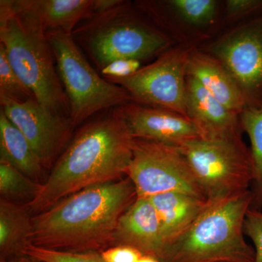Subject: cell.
<instances>
[{"mask_svg": "<svg viewBox=\"0 0 262 262\" xmlns=\"http://www.w3.org/2000/svg\"><path fill=\"white\" fill-rule=\"evenodd\" d=\"M134 138L115 108L107 116L85 124L76 133L37 195L28 206L33 215L88 188L121 180L127 176Z\"/></svg>", "mask_w": 262, "mask_h": 262, "instance_id": "6da1fadb", "label": "cell"}, {"mask_svg": "<svg viewBox=\"0 0 262 262\" xmlns=\"http://www.w3.org/2000/svg\"><path fill=\"white\" fill-rule=\"evenodd\" d=\"M123 0H94L93 15L105 13L123 3Z\"/></svg>", "mask_w": 262, "mask_h": 262, "instance_id": "f1b7e54d", "label": "cell"}, {"mask_svg": "<svg viewBox=\"0 0 262 262\" xmlns=\"http://www.w3.org/2000/svg\"><path fill=\"white\" fill-rule=\"evenodd\" d=\"M46 33L72 34L82 20L93 15L94 0H34Z\"/></svg>", "mask_w": 262, "mask_h": 262, "instance_id": "d6986e66", "label": "cell"}, {"mask_svg": "<svg viewBox=\"0 0 262 262\" xmlns=\"http://www.w3.org/2000/svg\"><path fill=\"white\" fill-rule=\"evenodd\" d=\"M3 262H40L38 261L37 260L34 259V258L29 257L27 255L23 254L20 255V256H15L10 258V259L6 260V261Z\"/></svg>", "mask_w": 262, "mask_h": 262, "instance_id": "f546056e", "label": "cell"}, {"mask_svg": "<svg viewBox=\"0 0 262 262\" xmlns=\"http://www.w3.org/2000/svg\"><path fill=\"white\" fill-rule=\"evenodd\" d=\"M0 160L10 163L32 180L44 183V168L24 134L0 112Z\"/></svg>", "mask_w": 262, "mask_h": 262, "instance_id": "ac0fdd59", "label": "cell"}, {"mask_svg": "<svg viewBox=\"0 0 262 262\" xmlns=\"http://www.w3.org/2000/svg\"><path fill=\"white\" fill-rule=\"evenodd\" d=\"M163 3L189 25H209L216 16L218 3L215 0H169Z\"/></svg>", "mask_w": 262, "mask_h": 262, "instance_id": "7402d4cb", "label": "cell"}, {"mask_svg": "<svg viewBox=\"0 0 262 262\" xmlns=\"http://www.w3.org/2000/svg\"><path fill=\"white\" fill-rule=\"evenodd\" d=\"M186 115L203 138L214 139L241 133L239 115L221 103L194 78L187 75Z\"/></svg>", "mask_w": 262, "mask_h": 262, "instance_id": "5bb4252c", "label": "cell"}, {"mask_svg": "<svg viewBox=\"0 0 262 262\" xmlns=\"http://www.w3.org/2000/svg\"><path fill=\"white\" fill-rule=\"evenodd\" d=\"M192 48L167 50L152 63L126 78H105L121 86L139 104L186 115L187 63Z\"/></svg>", "mask_w": 262, "mask_h": 262, "instance_id": "9c48e42d", "label": "cell"}, {"mask_svg": "<svg viewBox=\"0 0 262 262\" xmlns=\"http://www.w3.org/2000/svg\"><path fill=\"white\" fill-rule=\"evenodd\" d=\"M127 177L134 184L137 196L151 198L179 192L208 201L177 146L134 139Z\"/></svg>", "mask_w": 262, "mask_h": 262, "instance_id": "ba28073f", "label": "cell"}, {"mask_svg": "<svg viewBox=\"0 0 262 262\" xmlns=\"http://www.w3.org/2000/svg\"><path fill=\"white\" fill-rule=\"evenodd\" d=\"M234 77L248 106H262V15L232 29L206 50Z\"/></svg>", "mask_w": 262, "mask_h": 262, "instance_id": "30bf717a", "label": "cell"}, {"mask_svg": "<svg viewBox=\"0 0 262 262\" xmlns=\"http://www.w3.org/2000/svg\"><path fill=\"white\" fill-rule=\"evenodd\" d=\"M106 262H138L143 256L135 248L127 246H115L101 252Z\"/></svg>", "mask_w": 262, "mask_h": 262, "instance_id": "83f0119b", "label": "cell"}, {"mask_svg": "<svg viewBox=\"0 0 262 262\" xmlns=\"http://www.w3.org/2000/svg\"><path fill=\"white\" fill-rule=\"evenodd\" d=\"M138 262H162L160 261L158 258L153 257V256H146V255H143L140 258H139Z\"/></svg>", "mask_w": 262, "mask_h": 262, "instance_id": "4dcf8cb0", "label": "cell"}, {"mask_svg": "<svg viewBox=\"0 0 262 262\" xmlns=\"http://www.w3.org/2000/svg\"><path fill=\"white\" fill-rule=\"evenodd\" d=\"M84 21L72 36L100 70L117 60L161 55L171 46L166 34L134 14L129 2Z\"/></svg>", "mask_w": 262, "mask_h": 262, "instance_id": "5b68a950", "label": "cell"}, {"mask_svg": "<svg viewBox=\"0 0 262 262\" xmlns=\"http://www.w3.org/2000/svg\"><path fill=\"white\" fill-rule=\"evenodd\" d=\"M0 45L38 102L70 118V102L34 0L0 1Z\"/></svg>", "mask_w": 262, "mask_h": 262, "instance_id": "3957f363", "label": "cell"}, {"mask_svg": "<svg viewBox=\"0 0 262 262\" xmlns=\"http://www.w3.org/2000/svg\"><path fill=\"white\" fill-rule=\"evenodd\" d=\"M46 34L70 102V119L74 126L103 110L120 107L133 101L126 90L98 75L84 58L72 34Z\"/></svg>", "mask_w": 262, "mask_h": 262, "instance_id": "52a82bcc", "label": "cell"}, {"mask_svg": "<svg viewBox=\"0 0 262 262\" xmlns=\"http://www.w3.org/2000/svg\"><path fill=\"white\" fill-rule=\"evenodd\" d=\"M24 254L40 262H106L101 253L67 252L38 247L32 244L25 248Z\"/></svg>", "mask_w": 262, "mask_h": 262, "instance_id": "cb8c5ba5", "label": "cell"}, {"mask_svg": "<svg viewBox=\"0 0 262 262\" xmlns=\"http://www.w3.org/2000/svg\"><path fill=\"white\" fill-rule=\"evenodd\" d=\"M41 187L42 184L0 160V195L3 199L28 205L37 195Z\"/></svg>", "mask_w": 262, "mask_h": 262, "instance_id": "44dd1931", "label": "cell"}, {"mask_svg": "<svg viewBox=\"0 0 262 262\" xmlns=\"http://www.w3.org/2000/svg\"><path fill=\"white\" fill-rule=\"evenodd\" d=\"M0 98H8L18 102H25L35 98L31 90L15 73L2 45H0Z\"/></svg>", "mask_w": 262, "mask_h": 262, "instance_id": "603a6c76", "label": "cell"}, {"mask_svg": "<svg viewBox=\"0 0 262 262\" xmlns=\"http://www.w3.org/2000/svg\"><path fill=\"white\" fill-rule=\"evenodd\" d=\"M187 75L207 90L232 113L241 115L248 107L247 101L238 83L219 60L205 51L191 50Z\"/></svg>", "mask_w": 262, "mask_h": 262, "instance_id": "9a60e30c", "label": "cell"}, {"mask_svg": "<svg viewBox=\"0 0 262 262\" xmlns=\"http://www.w3.org/2000/svg\"><path fill=\"white\" fill-rule=\"evenodd\" d=\"M1 110L29 141L46 170L52 169L72 140L74 125L35 98L18 102L0 98Z\"/></svg>", "mask_w": 262, "mask_h": 262, "instance_id": "8fae6325", "label": "cell"}, {"mask_svg": "<svg viewBox=\"0 0 262 262\" xmlns=\"http://www.w3.org/2000/svg\"><path fill=\"white\" fill-rule=\"evenodd\" d=\"M245 234L254 246L255 262H262V213L256 208L248 211L244 223Z\"/></svg>", "mask_w": 262, "mask_h": 262, "instance_id": "d4e9b609", "label": "cell"}, {"mask_svg": "<svg viewBox=\"0 0 262 262\" xmlns=\"http://www.w3.org/2000/svg\"><path fill=\"white\" fill-rule=\"evenodd\" d=\"M148 198L159 217L168 252L170 246L189 230L209 203L206 200L179 192H165Z\"/></svg>", "mask_w": 262, "mask_h": 262, "instance_id": "2e32d148", "label": "cell"}, {"mask_svg": "<svg viewBox=\"0 0 262 262\" xmlns=\"http://www.w3.org/2000/svg\"><path fill=\"white\" fill-rule=\"evenodd\" d=\"M141 61L135 59H119L110 63L101 70L105 78H126L141 68Z\"/></svg>", "mask_w": 262, "mask_h": 262, "instance_id": "4316f807", "label": "cell"}, {"mask_svg": "<svg viewBox=\"0 0 262 262\" xmlns=\"http://www.w3.org/2000/svg\"><path fill=\"white\" fill-rule=\"evenodd\" d=\"M32 234L33 215L27 205L0 198V262L23 255Z\"/></svg>", "mask_w": 262, "mask_h": 262, "instance_id": "e0dca14e", "label": "cell"}, {"mask_svg": "<svg viewBox=\"0 0 262 262\" xmlns=\"http://www.w3.org/2000/svg\"><path fill=\"white\" fill-rule=\"evenodd\" d=\"M241 128L248 134L251 141L254 179L253 203L262 205V106H248L239 115Z\"/></svg>", "mask_w": 262, "mask_h": 262, "instance_id": "ffe728a7", "label": "cell"}, {"mask_svg": "<svg viewBox=\"0 0 262 262\" xmlns=\"http://www.w3.org/2000/svg\"><path fill=\"white\" fill-rule=\"evenodd\" d=\"M127 246L163 262L168 253L159 217L148 198L136 196L117 223L114 246Z\"/></svg>", "mask_w": 262, "mask_h": 262, "instance_id": "4fadbf2b", "label": "cell"}, {"mask_svg": "<svg viewBox=\"0 0 262 262\" xmlns=\"http://www.w3.org/2000/svg\"><path fill=\"white\" fill-rule=\"evenodd\" d=\"M262 10V0H227L225 17L229 20L244 18Z\"/></svg>", "mask_w": 262, "mask_h": 262, "instance_id": "484cf974", "label": "cell"}, {"mask_svg": "<svg viewBox=\"0 0 262 262\" xmlns=\"http://www.w3.org/2000/svg\"><path fill=\"white\" fill-rule=\"evenodd\" d=\"M137 196L129 178L88 188L33 215L32 244L67 252L114 246L117 223Z\"/></svg>", "mask_w": 262, "mask_h": 262, "instance_id": "7a4b0ae2", "label": "cell"}, {"mask_svg": "<svg viewBox=\"0 0 262 262\" xmlns=\"http://www.w3.org/2000/svg\"><path fill=\"white\" fill-rule=\"evenodd\" d=\"M177 147L208 201L248 190L253 182L252 155L241 133L214 139L198 138Z\"/></svg>", "mask_w": 262, "mask_h": 262, "instance_id": "8992f818", "label": "cell"}, {"mask_svg": "<svg viewBox=\"0 0 262 262\" xmlns=\"http://www.w3.org/2000/svg\"><path fill=\"white\" fill-rule=\"evenodd\" d=\"M117 108L127 122L134 139L179 146L203 138L201 131L187 117L175 112L135 102Z\"/></svg>", "mask_w": 262, "mask_h": 262, "instance_id": "7c38bea8", "label": "cell"}, {"mask_svg": "<svg viewBox=\"0 0 262 262\" xmlns=\"http://www.w3.org/2000/svg\"><path fill=\"white\" fill-rule=\"evenodd\" d=\"M253 203L250 189L209 202L170 246L163 262H255L254 249L244 237L245 220Z\"/></svg>", "mask_w": 262, "mask_h": 262, "instance_id": "277c9868", "label": "cell"}]
</instances>
